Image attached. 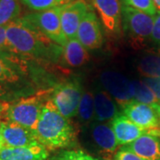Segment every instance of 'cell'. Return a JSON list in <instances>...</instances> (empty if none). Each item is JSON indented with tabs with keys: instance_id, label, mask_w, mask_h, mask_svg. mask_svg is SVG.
<instances>
[{
	"instance_id": "31",
	"label": "cell",
	"mask_w": 160,
	"mask_h": 160,
	"mask_svg": "<svg viewBox=\"0 0 160 160\" xmlns=\"http://www.w3.org/2000/svg\"><path fill=\"white\" fill-rule=\"evenodd\" d=\"M10 102H0V124L7 121V111L10 107Z\"/></svg>"
},
{
	"instance_id": "18",
	"label": "cell",
	"mask_w": 160,
	"mask_h": 160,
	"mask_svg": "<svg viewBox=\"0 0 160 160\" xmlns=\"http://www.w3.org/2000/svg\"><path fill=\"white\" fill-rule=\"evenodd\" d=\"M8 51L0 50V84H15L22 78V69Z\"/></svg>"
},
{
	"instance_id": "28",
	"label": "cell",
	"mask_w": 160,
	"mask_h": 160,
	"mask_svg": "<svg viewBox=\"0 0 160 160\" xmlns=\"http://www.w3.org/2000/svg\"><path fill=\"white\" fill-rule=\"evenodd\" d=\"M113 160H144L130 150L120 147L114 156Z\"/></svg>"
},
{
	"instance_id": "23",
	"label": "cell",
	"mask_w": 160,
	"mask_h": 160,
	"mask_svg": "<svg viewBox=\"0 0 160 160\" xmlns=\"http://www.w3.org/2000/svg\"><path fill=\"white\" fill-rule=\"evenodd\" d=\"M132 82L134 86V101L150 105L159 103L152 91L142 80H134Z\"/></svg>"
},
{
	"instance_id": "6",
	"label": "cell",
	"mask_w": 160,
	"mask_h": 160,
	"mask_svg": "<svg viewBox=\"0 0 160 160\" xmlns=\"http://www.w3.org/2000/svg\"><path fill=\"white\" fill-rule=\"evenodd\" d=\"M155 16L121 5V23L123 29L133 42L142 43L150 39Z\"/></svg>"
},
{
	"instance_id": "12",
	"label": "cell",
	"mask_w": 160,
	"mask_h": 160,
	"mask_svg": "<svg viewBox=\"0 0 160 160\" xmlns=\"http://www.w3.org/2000/svg\"><path fill=\"white\" fill-rule=\"evenodd\" d=\"M119 147L130 144L144 134H154L160 136L159 131L145 130L136 126L124 114L118 115L110 122Z\"/></svg>"
},
{
	"instance_id": "16",
	"label": "cell",
	"mask_w": 160,
	"mask_h": 160,
	"mask_svg": "<svg viewBox=\"0 0 160 160\" xmlns=\"http://www.w3.org/2000/svg\"><path fill=\"white\" fill-rule=\"evenodd\" d=\"M92 92L94 102V121L103 123L110 122L120 114L117 102L108 92L100 88Z\"/></svg>"
},
{
	"instance_id": "29",
	"label": "cell",
	"mask_w": 160,
	"mask_h": 160,
	"mask_svg": "<svg viewBox=\"0 0 160 160\" xmlns=\"http://www.w3.org/2000/svg\"><path fill=\"white\" fill-rule=\"evenodd\" d=\"M151 41L156 44L159 45L160 44V12L158 11L156 13L154 18V25H153V29L150 37Z\"/></svg>"
},
{
	"instance_id": "30",
	"label": "cell",
	"mask_w": 160,
	"mask_h": 160,
	"mask_svg": "<svg viewBox=\"0 0 160 160\" xmlns=\"http://www.w3.org/2000/svg\"><path fill=\"white\" fill-rule=\"evenodd\" d=\"M0 50L11 52L6 38V26H0Z\"/></svg>"
},
{
	"instance_id": "17",
	"label": "cell",
	"mask_w": 160,
	"mask_h": 160,
	"mask_svg": "<svg viewBox=\"0 0 160 160\" xmlns=\"http://www.w3.org/2000/svg\"><path fill=\"white\" fill-rule=\"evenodd\" d=\"M121 148L130 150L144 160H160V136L158 135L144 134Z\"/></svg>"
},
{
	"instance_id": "2",
	"label": "cell",
	"mask_w": 160,
	"mask_h": 160,
	"mask_svg": "<svg viewBox=\"0 0 160 160\" xmlns=\"http://www.w3.org/2000/svg\"><path fill=\"white\" fill-rule=\"evenodd\" d=\"M35 134L37 141L49 151L68 149L77 138L74 126L58 111L50 99L42 109Z\"/></svg>"
},
{
	"instance_id": "7",
	"label": "cell",
	"mask_w": 160,
	"mask_h": 160,
	"mask_svg": "<svg viewBox=\"0 0 160 160\" xmlns=\"http://www.w3.org/2000/svg\"><path fill=\"white\" fill-rule=\"evenodd\" d=\"M92 148L95 151L99 160H113L119 149L113 129L109 122L93 121L88 126Z\"/></svg>"
},
{
	"instance_id": "21",
	"label": "cell",
	"mask_w": 160,
	"mask_h": 160,
	"mask_svg": "<svg viewBox=\"0 0 160 160\" xmlns=\"http://www.w3.org/2000/svg\"><path fill=\"white\" fill-rule=\"evenodd\" d=\"M78 118L82 125H90L94 121V102L93 92H84L78 109Z\"/></svg>"
},
{
	"instance_id": "3",
	"label": "cell",
	"mask_w": 160,
	"mask_h": 160,
	"mask_svg": "<svg viewBox=\"0 0 160 160\" xmlns=\"http://www.w3.org/2000/svg\"><path fill=\"white\" fill-rule=\"evenodd\" d=\"M52 92V90L41 91L11 103L7 111V120L35 131L42 109L51 97Z\"/></svg>"
},
{
	"instance_id": "10",
	"label": "cell",
	"mask_w": 160,
	"mask_h": 160,
	"mask_svg": "<svg viewBox=\"0 0 160 160\" xmlns=\"http://www.w3.org/2000/svg\"><path fill=\"white\" fill-rule=\"evenodd\" d=\"M90 6L84 0H74L64 4L61 12V23L66 38H77L78 29Z\"/></svg>"
},
{
	"instance_id": "15",
	"label": "cell",
	"mask_w": 160,
	"mask_h": 160,
	"mask_svg": "<svg viewBox=\"0 0 160 160\" xmlns=\"http://www.w3.org/2000/svg\"><path fill=\"white\" fill-rule=\"evenodd\" d=\"M50 151L39 142L24 147L7 148L0 152V160H47Z\"/></svg>"
},
{
	"instance_id": "19",
	"label": "cell",
	"mask_w": 160,
	"mask_h": 160,
	"mask_svg": "<svg viewBox=\"0 0 160 160\" xmlns=\"http://www.w3.org/2000/svg\"><path fill=\"white\" fill-rule=\"evenodd\" d=\"M62 57L65 63L70 67H81L89 61L87 49L81 45L78 40H68L62 47Z\"/></svg>"
},
{
	"instance_id": "8",
	"label": "cell",
	"mask_w": 160,
	"mask_h": 160,
	"mask_svg": "<svg viewBox=\"0 0 160 160\" xmlns=\"http://www.w3.org/2000/svg\"><path fill=\"white\" fill-rule=\"evenodd\" d=\"M100 82L122 109L134 101L133 82L121 73L113 70L103 71L100 76Z\"/></svg>"
},
{
	"instance_id": "5",
	"label": "cell",
	"mask_w": 160,
	"mask_h": 160,
	"mask_svg": "<svg viewBox=\"0 0 160 160\" xmlns=\"http://www.w3.org/2000/svg\"><path fill=\"white\" fill-rule=\"evenodd\" d=\"M83 93V86L79 80H69L58 85L52 90L50 100L58 111L69 119L78 114Z\"/></svg>"
},
{
	"instance_id": "11",
	"label": "cell",
	"mask_w": 160,
	"mask_h": 160,
	"mask_svg": "<svg viewBox=\"0 0 160 160\" xmlns=\"http://www.w3.org/2000/svg\"><path fill=\"white\" fill-rule=\"evenodd\" d=\"M77 39L86 49L92 50L102 47L103 36L97 15L91 7L80 23L77 33Z\"/></svg>"
},
{
	"instance_id": "4",
	"label": "cell",
	"mask_w": 160,
	"mask_h": 160,
	"mask_svg": "<svg viewBox=\"0 0 160 160\" xmlns=\"http://www.w3.org/2000/svg\"><path fill=\"white\" fill-rule=\"evenodd\" d=\"M62 6H60L46 11L33 12L26 14L23 18L53 43L63 47L67 44L68 39L66 38L62 28Z\"/></svg>"
},
{
	"instance_id": "27",
	"label": "cell",
	"mask_w": 160,
	"mask_h": 160,
	"mask_svg": "<svg viewBox=\"0 0 160 160\" xmlns=\"http://www.w3.org/2000/svg\"><path fill=\"white\" fill-rule=\"evenodd\" d=\"M142 81L148 86L160 103V78H143Z\"/></svg>"
},
{
	"instance_id": "32",
	"label": "cell",
	"mask_w": 160,
	"mask_h": 160,
	"mask_svg": "<svg viewBox=\"0 0 160 160\" xmlns=\"http://www.w3.org/2000/svg\"><path fill=\"white\" fill-rule=\"evenodd\" d=\"M7 95V92L5 89V87L3 85L0 84V102H6L5 98Z\"/></svg>"
},
{
	"instance_id": "13",
	"label": "cell",
	"mask_w": 160,
	"mask_h": 160,
	"mask_svg": "<svg viewBox=\"0 0 160 160\" xmlns=\"http://www.w3.org/2000/svg\"><path fill=\"white\" fill-rule=\"evenodd\" d=\"M0 127L5 147L17 148L38 142L35 131L14 122L7 120L1 123Z\"/></svg>"
},
{
	"instance_id": "9",
	"label": "cell",
	"mask_w": 160,
	"mask_h": 160,
	"mask_svg": "<svg viewBox=\"0 0 160 160\" xmlns=\"http://www.w3.org/2000/svg\"><path fill=\"white\" fill-rule=\"evenodd\" d=\"M122 109L126 118L139 127L160 132V103L150 105L132 101Z\"/></svg>"
},
{
	"instance_id": "33",
	"label": "cell",
	"mask_w": 160,
	"mask_h": 160,
	"mask_svg": "<svg viewBox=\"0 0 160 160\" xmlns=\"http://www.w3.org/2000/svg\"><path fill=\"white\" fill-rule=\"evenodd\" d=\"M5 148V144H4V141H3V137H2V133H1V127H0V152L2 151V149Z\"/></svg>"
},
{
	"instance_id": "25",
	"label": "cell",
	"mask_w": 160,
	"mask_h": 160,
	"mask_svg": "<svg viewBox=\"0 0 160 160\" xmlns=\"http://www.w3.org/2000/svg\"><path fill=\"white\" fill-rule=\"evenodd\" d=\"M122 6H128L133 9L143 12L147 14L155 16L158 9L155 6L153 0H119Z\"/></svg>"
},
{
	"instance_id": "20",
	"label": "cell",
	"mask_w": 160,
	"mask_h": 160,
	"mask_svg": "<svg viewBox=\"0 0 160 160\" xmlns=\"http://www.w3.org/2000/svg\"><path fill=\"white\" fill-rule=\"evenodd\" d=\"M137 69L143 78H160V53L143 55L138 62Z\"/></svg>"
},
{
	"instance_id": "22",
	"label": "cell",
	"mask_w": 160,
	"mask_h": 160,
	"mask_svg": "<svg viewBox=\"0 0 160 160\" xmlns=\"http://www.w3.org/2000/svg\"><path fill=\"white\" fill-rule=\"evenodd\" d=\"M20 0H0V26H7L20 18Z\"/></svg>"
},
{
	"instance_id": "26",
	"label": "cell",
	"mask_w": 160,
	"mask_h": 160,
	"mask_svg": "<svg viewBox=\"0 0 160 160\" xmlns=\"http://www.w3.org/2000/svg\"><path fill=\"white\" fill-rule=\"evenodd\" d=\"M22 4L31 11L42 12L63 6V0H22Z\"/></svg>"
},
{
	"instance_id": "35",
	"label": "cell",
	"mask_w": 160,
	"mask_h": 160,
	"mask_svg": "<svg viewBox=\"0 0 160 160\" xmlns=\"http://www.w3.org/2000/svg\"><path fill=\"white\" fill-rule=\"evenodd\" d=\"M71 1H74V0H63L64 3H69V2H71Z\"/></svg>"
},
{
	"instance_id": "34",
	"label": "cell",
	"mask_w": 160,
	"mask_h": 160,
	"mask_svg": "<svg viewBox=\"0 0 160 160\" xmlns=\"http://www.w3.org/2000/svg\"><path fill=\"white\" fill-rule=\"evenodd\" d=\"M153 2H154L155 6L157 7L158 11L160 12V0H153Z\"/></svg>"
},
{
	"instance_id": "24",
	"label": "cell",
	"mask_w": 160,
	"mask_h": 160,
	"mask_svg": "<svg viewBox=\"0 0 160 160\" xmlns=\"http://www.w3.org/2000/svg\"><path fill=\"white\" fill-rule=\"evenodd\" d=\"M47 160H99L80 149H62Z\"/></svg>"
},
{
	"instance_id": "14",
	"label": "cell",
	"mask_w": 160,
	"mask_h": 160,
	"mask_svg": "<svg viewBox=\"0 0 160 160\" xmlns=\"http://www.w3.org/2000/svg\"><path fill=\"white\" fill-rule=\"evenodd\" d=\"M104 29L110 35H118L121 29V5L119 0H92Z\"/></svg>"
},
{
	"instance_id": "1",
	"label": "cell",
	"mask_w": 160,
	"mask_h": 160,
	"mask_svg": "<svg viewBox=\"0 0 160 160\" xmlns=\"http://www.w3.org/2000/svg\"><path fill=\"white\" fill-rule=\"evenodd\" d=\"M6 38L12 52L50 62L62 54V46L53 43L23 17L6 26Z\"/></svg>"
}]
</instances>
